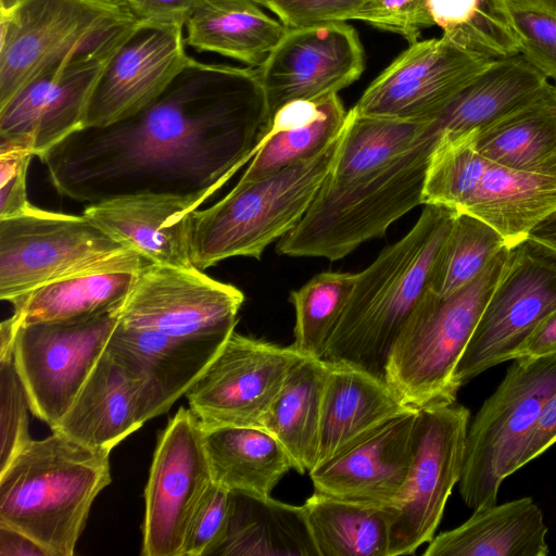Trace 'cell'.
<instances>
[{
	"mask_svg": "<svg viewBox=\"0 0 556 556\" xmlns=\"http://www.w3.org/2000/svg\"><path fill=\"white\" fill-rule=\"evenodd\" d=\"M270 124L256 68L191 58L136 114L79 129L39 160L55 190L80 203L140 193L207 200L251 162Z\"/></svg>",
	"mask_w": 556,
	"mask_h": 556,
	"instance_id": "1",
	"label": "cell"
},
{
	"mask_svg": "<svg viewBox=\"0 0 556 556\" xmlns=\"http://www.w3.org/2000/svg\"><path fill=\"white\" fill-rule=\"evenodd\" d=\"M454 216L445 207L425 205L413 228L357 273L324 359L346 362L384 378L396 338L430 289Z\"/></svg>",
	"mask_w": 556,
	"mask_h": 556,
	"instance_id": "2",
	"label": "cell"
},
{
	"mask_svg": "<svg viewBox=\"0 0 556 556\" xmlns=\"http://www.w3.org/2000/svg\"><path fill=\"white\" fill-rule=\"evenodd\" d=\"M109 456L55 431L31 439L0 471V522L51 556H72L93 501L112 481Z\"/></svg>",
	"mask_w": 556,
	"mask_h": 556,
	"instance_id": "3",
	"label": "cell"
},
{
	"mask_svg": "<svg viewBox=\"0 0 556 556\" xmlns=\"http://www.w3.org/2000/svg\"><path fill=\"white\" fill-rule=\"evenodd\" d=\"M440 138L433 121L391 162L343 181L324 179L299 224L277 243L279 254L338 261L421 204L431 153Z\"/></svg>",
	"mask_w": 556,
	"mask_h": 556,
	"instance_id": "4",
	"label": "cell"
},
{
	"mask_svg": "<svg viewBox=\"0 0 556 556\" xmlns=\"http://www.w3.org/2000/svg\"><path fill=\"white\" fill-rule=\"evenodd\" d=\"M343 131L319 154L257 181L236 185L217 203L194 211L193 266L204 270L233 256L260 260L271 242L291 231L328 175Z\"/></svg>",
	"mask_w": 556,
	"mask_h": 556,
	"instance_id": "5",
	"label": "cell"
},
{
	"mask_svg": "<svg viewBox=\"0 0 556 556\" xmlns=\"http://www.w3.org/2000/svg\"><path fill=\"white\" fill-rule=\"evenodd\" d=\"M501 250L468 286L446 298L430 289L396 338L384 369L389 386L421 409L456 402L455 369L502 275Z\"/></svg>",
	"mask_w": 556,
	"mask_h": 556,
	"instance_id": "6",
	"label": "cell"
},
{
	"mask_svg": "<svg viewBox=\"0 0 556 556\" xmlns=\"http://www.w3.org/2000/svg\"><path fill=\"white\" fill-rule=\"evenodd\" d=\"M556 391V355L517 358L469 424L459 493L478 509L496 504L502 482L517 471L526 444Z\"/></svg>",
	"mask_w": 556,
	"mask_h": 556,
	"instance_id": "7",
	"label": "cell"
},
{
	"mask_svg": "<svg viewBox=\"0 0 556 556\" xmlns=\"http://www.w3.org/2000/svg\"><path fill=\"white\" fill-rule=\"evenodd\" d=\"M138 22L124 0H23L0 15V106L41 71Z\"/></svg>",
	"mask_w": 556,
	"mask_h": 556,
	"instance_id": "8",
	"label": "cell"
},
{
	"mask_svg": "<svg viewBox=\"0 0 556 556\" xmlns=\"http://www.w3.org/2000/svg\"><path fill=\"white\" fill-rule=\"evenodd\" d=\"M132 252L85 216L41 210L0 219V300L114 265Z\"/></svg>",
	"mask_w": 556,
	"mask_h": 556,
	"instance_id": "9",
	"label": "cell"
},
{
	"mask_svg": "<svg viewBox=\"0 0 556 556\" xmlns=\"http://www.w3.org/2000/svg\"><path fill=\"white\" fill-rule=\"evenodd\" d=\"M122 306L79 319L17 327L15 366L31 413L51 429L67 413L103 354Z\"/></svg>",
	"mask_w": 556,
	"mask_h": 556,
	"instance_id": "10",
	"label": "cell"
},
{
	"mask_svg": "<svg viewBox=\"0 0 556 556\" xmlns=\"http://www.w3.org/2000/svg\"><path fill=\"white\" fill-rule=\"evenodd\" d=\"M470 412L455 403L419 409L407 480L390 508L388 556L412 555L434 538L446 502L459 482Z\"/></svg>",
	"mask_w": 556,
	"mask_h": 556,
	"instance_id": "11",
	"label": "cell"
},
{
	"mask_svg": "<svg viewBox=\"0 0 556 556\" xmlns=\"http://www.w3.org/2000/svg\"><path fill=\"white\" fill-rule=\"evenodd\" d=\"M556 308V260L528 241L510 248L502 275L455 369L460 389L483 371L514 361Z\"/></svg>",
	"mask_w": 556,
	"mask_h": 556,
	"instance_id": "12",
	"label": "cell"
},
{
	"mask_svg": "<svg viewBox=\"0 0 556 556\" xmlns=\"http://www.w3.org/2000/svg\"><path fill=\"white\" fill-rule=\"evenodd\" d=\"M134 27L41 71L25 84L0 106V143L28 149L40 157L83 129L99 76Z\"/></svg>",
	"mask_w": 556,
	"mask_h": 556,
	"instance_id": "13",
	"label": "cell"
},
{
	"mask_svg": "<svg viewBox=\"0 0 556 556\" xmlns=\"http://www.w3.org/2000/svg\"><path fill=\"white\" fill-rule=\"evenodd\" d=\"M301 355L233 331L186 393L203 429L237 426L263 428L286 377Z\"/></svg>",
	"mask_w": 556,
	"mask_h": 556,
	"instance_id": "14",
	"label": "cell"
},
{
	"mask_svg": "<svg viewBox=\"0 0 556 556\" xmlns=\"http://www.w3.org/2000/svg\"><path fill=\"white\" fill-rule=\"evenodd\" d=\"M197 416L180 407L161 432L144 489V556H181L193 514L212 484Z\"/></svg>",
	"mask_w": 556,
	"mask_h": 556,
	"instance_id": "15",
	"label": "cell"
},
{
	"mask_svg": "<svg viewBox=\"0 0 556 556\" xmlns=\"http://www.w3.org/2000/svg\"><path fill=\"white\" fill-rule=\"evenodd\" d=\"M244 295L237 287L193 268L149 263L124 302L119 323L177 338L226 340Z\"/></svg>",
	"mask_w": 556,
	"mask_h": 556,
	"instance_id": "16",
	"label": "cell"
},
{
	"mask_svg": "<svg viewBox=\"0 0 556 556\" xmlns=\"http://www.w3.org/2000/svg\"><path fill=\"white\" fill-rule=\"evenodd\" d=\"M443 36L410 43L352 108L363 116L432 122L493 62Z\"/></svg>",
	"mask_w": 556,
	"mask_h": 556,
	"instance_id": "17",
	"label": "cell"
},
{
	"mask_svg": "<svg viewBox=\"0 0 556 556\" xmlns=\"http://www.w3.org/2000/svg\"><path fill=\"white\" fill-rule=\"evenodd\" d=\"M364 68L356 29L338 21L288 28L256 71L273 118L289 102L338 93Z\"/></svg>",
	"mask_w": 556,
	"mask_h": 556,
	"instance_id": "18",
	"label": "cell"
},
{
	"mask_svg": "<svg viewBox=\"0 0 556 556\" xmlns=\"http://www.w3.org/2000/svg\"><path fill=\"white\" fill-rule=\"evenodd\" d=\"M182 25L139 21L106 61L94 86L85 127L125 119L156 99L191 59Z\"/></svg>",
	"mask_w": 556,
	"mask_h": 556,
	"instance_id": "19",
	"label": "cell"
},
{
	"mask_svg": "<svg viewBox=\"0 0 556 556\" xmlns=\"http://www.w3.org/2000/svg\"><path fill=\"white\" fill-rule=\"evenodd\" d=\"M419 409L401 415L309 471L314 492L392 507L415 454Z\"/></svg>",
	"mask_w": 556,
	"mask_h": 556,
	"instance_id": "20",
	"label": "cell"
},
{
	"mask_svg": "<svg viewBox=\"0 0 556 556\" xmlns=\"http://www.w3.org/2000/svg\"><path fill=\"white\" fill-rule=\"evenodd\" d=\"M205 201L195 195L140 193L88 204L83 216L152 264L193 268L191 218Z\"/></svg>",
	"mask_w": 556,
	"mask_h": 556,
	"instance_id": "21",
	"label": "cell"
},
{
	"mask_svg": "<svg viewBox=\"0 0 556 556\" xmlns=\"http://www.w3.org/2000/svg\"><path fill=\"white\" fill-rule=\"evenodd\" d=\"M226 340L177 338L118 321L105 352L142 382L159 416L186 395Z\"/></svg>",
	"mask_w": 556,
	"mask_h": 556,
	"instance_id": "22",
	"label": "cell"
},
{
	"mask_svg": "<svg viewBox=\"0 0 556 556\" xmlns=\"http://www.w3.org/2000/svg\"><path fill=\"white\" fill-rule=\"evenodd\" d=\"M154 417L142 382L104 350L72 406L52 431L111 452Z\"/></svg>",
	"mask_w": 556,
	"mask_h": 556,
	"instance_id": "23",
	"label": "cell"
},
{
	"mask_svg": "<svg viewBox=\"0 0 556 556\" xmlns=\"http://www.w3.org/2000/svg\"><path fill=\"white\" fill-rule=\"evenodd\" d=\"M327 362L315 467L388 421L418 410L407 405L384 378L346 362Z\"/></svg>",
	"mask_w": 556,
	"mask_h": 556,
	"instance_id": "24",
	"label": "cell"
},
{
	"mask_svg": "<svg viewBox=\"0 0 556 556\" xmlns=\"http://www.w3.org/2000/svg\"><path fill=\"white\" fill-rule=\"evenodd\" d=\"M556 212V175L514 169L485 157L458 213L473 216L514 248Z\"/></svg>",
	"mask_w": 556,
	"mask_h": 556,
	"instance_id": "25",
	"label": "cell"
},
{
	"mask_svg": "<svg viewBox=\"0 0 556 556\" xmlns=\"http://www.w3.org/2000/svg\"><path fill=\"white\" fill-rule=\"evenodd\" d=\"M150 262L132 252L125 260L46 283L9 301L17 324L64 321L124 304Z\"/></svg>",
	"mask_w": 556,
	"mask_h": 556,
	"instance_id": "26",
	"label": "cell"
},
{
	"mask_svg": "<svg viewBox=\"0 0 556 556\" xmlns=\"http://www.w3.org/2000/svg\"><path fill=\"white\" fill-rule=\"evenodd\" d=\"M547 527L531 497L473 510L460 526L433 538L425 556H547Z\"/></svg>",
	"mask_w": 556,
	"mask_h": 556,
	"instance_id": "27",
	"label": "cell"
},
{
	"mask_svg": "<svg viewBox=\"0 0 556 556\" xmlns=\"http://www.w3.org/2000/svg\"><path fill=\"white\" fill-rule=\"evenodd\" d=\"M348 113L338 93L285 104L274 114L260 150L237 186L266 178L319 154L342 134Z\"/></svg>",
	"mask_w": 556,
	"mask_h": 556,
	"instance_id": "28",
	"label": "cell"
},
{
	"mask_svg": "<svg viewBox=\"0 0 556 556\" xmlns=\"http://www.w3.org/2000/svg\"><path fill=\"white\" fill-rule=\"evenodd\" d=\"M475 148L504 166L556 175V86L536 94L486 125L471 130Z\"/></svg>",
	"mask_w": 556,
	"mask_h": 556,
	"instance_id": "29",
	"label": "cell"
},
{
	"mask_svg": "<svg viewBox=\"0 0 556 556\" xmlns=\"http://www.w3.org/2000/svg\"><path fill=\"white\" fill-rule=\"evenodd\" d=\"M186 43L258 67L288 27L253 0H198L186 24Z\"/></svg>",
	"mask_w": 556,
	"mask_h": 556,
	"instance_id": "30",
	"label": "cell"
},
{
	"mask_svg": "<svg viewBox=\"0 0 556 556\" xmlns=\"http://www.w3.org/2000/svg\"><path fill=\"white\" fill-rule=\"evenodd\" d=\"M213 482L232 493L270 496L281 478L293 469L287 451L269 432L254 427L203 429Z\"/></svg>",
	"mask_w": 556,
	"mask_h": 556,
	"instance_id": "31",
	"label": "cell"
},
{
	"mask_svg": "<svg viewBox=\"0 0 556 556\" xmlns=\"http://www.w3.org/2000/svg\"><path fill=\"white\" fill-rule=\"evenodd\" d=\"M327 372L326 359L301 356L289 370L263 422L262 429L279 441L299 473L309 472L316 466Z\"/></svg>",
	"mask_w": 556,
	"mask_h": 556,
	"instance_id": "32",
	"label": "cell"
},
{
	"mask_svg": "<svg viewBox=\"0 0 556 556\" xmlns=\"http://www.w3.org/2000/svg\"><path fill=\"white\" fill-rule=\"evenodd\" d=\"M217 555L318 556L304 507L233 493L227 538Z\"/></svg>",
	"mask_w": 556,
	"mask_h": 556,
	"instance_id": "33",
	"label": "cell"
},
{
	"mask_svg": "<svg viewBox=\"0 0 556 556\" xmlns=\"http://www.w3.org/2000/svg\"><path fill=\"white\" fill-rule=\"evenodd\" d=\"M549 84L520 53L495 59L443 111L433 124L440 135L457 136L480 128Z\"/></svg>",
	"mask_w": 556,
	"mask_h": 556,
	"instance_id": "34",
	"label": "cell"
},
{
	"mask_svg": "<svg viewBox=\"0 0 556 556\" xmlns=\"http://www.w3.org/2000/svg\"><path fill=\"white\" fill-rule=\"evenodd\" d=\"M303 507L318 556H388L387 508L317 492Z\"/></svg>",
	"mask_w": 556,
	"mask_h": 556,
	"instance_id": "35",
	"label": "cell"
},
{
	"mask_svg": "<svg viewBox=\"0 0 556 556\" xmlns=\"http://www.w3.org/2000/svg\"><path fill=\"white\" fill-rule=\"evenodd\" d=\"M428 1L442 36L455 46L493 60L520 52V34L506 0Z\"/></svg>",
	"mask_w": 556,
	"mask_h": 556,
	"instance_id": "36",
	"label": "cell"
},
{
	"mask_svg": "<svg viewBox=\"0 0 556 556\" xmlns=\"http://www.w3.org/2000/svg\"><path fill=\"white\" fill-rule=\"evenodd\" d=\"M430 124L363 116L351 109L340 147L326 178L343 181L391 162L412 148Z\"/></svg>",
	"mask_w": 556,
	"mask_h": 556,
	"instance_id": "37",
	"label": "cell"
},
{
	"mask_svg": "<svg viewBox=\"0 0 556 556\" xmlns=\"http://www.w3.org/2000/svg\"><path fill=\"white\" fill-rule=\"evenodd\" d=\"M356 277L354 273L323 271L290 292L295 311L292 346L301 355L324 358Z\"/></svg>",
	"mask_w": 556,
	"mask_h": 556,
	"instance_id": "38",
	"label": "cell"
},
{
	"mask_svg": "<svg viewBox=\"0 0 556 556\" xmlns=\"http://www.w3.org/2000/svg\"><path fill=\"white\" fill-rule=\"evenodd\" d=\"M504 248V238L484 222L455 213L434 265L430 290L446 298L473 281Z\"/></svg>",
	"mask_w": 556,
	"mask_h": 556,
	"instance_id": "39",
	"label": "cell"
},
{
	"mask_svg": "<svg viewBox=\"0 0 556 556\" xmlns=\"http://www.w3.org/2000/svg\"><path fill=\"white\" fill-rule=\"evenodd\" d=\"M0 410L2 471L31 440L28 434L29 397L13 354L0 358Z\"/></svg>",
	"mask_w": 556,
	"mask_h": 556,
	"instance_id": "40",
	"label": "cell"
},
{
	"mask_svg": "<svg viewBox=\"0 0 556 556\" xmlns=\"http://www.w3.org/2000/svg\"><path fill=\"white\" fill-rule=\"evenodd\" d=\"M232 506L233 493L212 482L193 514L181 556L216 554L227 538Z\"/></svg>",
	"mask_w": 556,
	"mask_h": 556,
	"instance_id": "41",
	"label": "cell"
},
{
	"mask_svg": "<svg viewBox=\"0 0 556 556\" xmlns=\"http://www.w3.org/2000/svg\"><path fill=\"white\" fill-rule=\"evenodd\" d=\"M351 20L399 34L409 43L435 25L428 0H366Z\"/></svg>",
	"mask_w": 556,
	"mask_h": 556,
	"instance_id": "42",
	"label": "cell"
},
{
	"mask_svg": "<svg viewBox=\"0 0 556 556\" xmlns=\"http://www.w3.org/2000/svg\"><path fill=\"white\" fill-rule=\"evenodd\" d=\"M520 34V54L547 79H556V18L513 12Z\"/></svg>",
	"mask_w": 556,
	"mask_h": 556,
	"instance_id": "43",
	"label": "cell"
},
{
	"mask_svg": "<svg viewBox=\"0 0 556 556\" xmlns=\"http://www.w3.org/2000/svg\"><path fill=\"white\" fill-rule=\"evenodd\" d=\"M33 152L0 143V219L23 215L34 205L27 197V170Z\"/></svg>",
	"mask_w": 556,
	"mask_h": 556,
	"instance_id": "44",
	"label": "cell"
},
{
	"mask_svg": "<svg viewBox=\"0 0 556 556\" xmlns=\"http://www.w3.org/2000/svg\"><path fill=\"white\" fill-rule=\"evenodd\" d=\"M366 0H269L270 10L288 28L346 22Z\"/></svg>",
	"mask_w": 556,
	"mask_h": 556,
	"instance_id": "45",
	"label": "cell"
},
{
	"mask_svg": "<svg viewBox=\"0 0 556 556\" xmlns=\"http://www.w3.org/2000/svg\"><path fill=\"white\" fill-rule=\"evenodd\" d=\"M139 21L185 26L198 0H124Z\"/></svg>",
	"mask_w": 556,
	"mask_h": 556,
	"instance_id": "46",
	"label": "cell"
},
{
	"mask_svg": "<svg viewBox=\"0 0 556 556\" xmlns=\"http://www.w3.org/2000/svg\"><path fill=\"white\" fill-rule=\"evenodd\" d=\"M556 443V391L552 394L526 444L519 468L535 459Z\"/></svg>",
	"mask_w": 556,
	"mask_h": 556,
	"instance_id": "47",
	"label": "cell"
},
{
	"mask_svg": "<svg viewBox=\"0 0 556 556\" xmlns=\"http://www.w3.org/2000/svg\"><path fill=\"white\" fill-rule=\"evenodd\" d=\"M553 355H556V308L529 336L515 359Z\"/></svg>",
	"mask_w": 556,
	"mask_h": 556,
	"instance_id": "48",
	"label": "cell"
},
{
	"mask_svg": "<svg viewBox=\"0 0 556 556\" xmlns=\"http://www.w3.org/2000/svg\"><path fill=\"white\" fill-rule=\"evenodd\" d=\"M1 556H51L39 543L24 532L0 522Z\"/></svg>",
	"mask_w": 556,
	"mask_h": 556,
	"instance_id": "49",
	"label": "cell"
},
{
	"mask_svg": "<svg viewBox=\"0 0 556 556\" xmlns=\"http://www.w3.org/2000/svg\"><path fill=\"white\" fill-rule=\"evenodd\" d=\"M526 241L540 252L556 260V212L540 223Z\"/></svg>",
	"mask_w": 556,
	"mask_h": 556,
	"instance_id": "50",
	"label": "cell"
},
{
	"mask_svg": "<svg viewBox=\"0 0 556 556\" xmlns=\"http://www.w3.org/2000/svg\"><path fill=\"white\" fill-rule=\"evenodd\" d=\"M513 12H530L556 18V0H506Z\"/></svg>",
	"mask_w": 556,
	"mask_h": 556,
	"instance_id": "51",
	"label": "cell"
},
{
	"mask_svg": "<svg viewBox=\"0 0 556 556\" xmlns=\"http://www.w3.org/2000/svg\"><path fill=\"white\" fill-rule=\"evenodd\" d=\"M23 0H0V15L8 14L16 8Z\"/></svg>",
	"mask_w": 556,
	"mask_h": 556,
	"instance_id": "52",
	"label": "cell"
},
{
	"mask_svg": "<svg viewBox=\"0 0 556 556\" xmlns=\"http://www.w3.org/2000/svg\"><path fill=\"white\" fill-rule=\"evenodd\" d=\"M254 2H256L257 4H260L261 7H265L266 3L269 1V0H253Z\"/></svg>",
	"mask_w": 556,
	"mask_h": 556,
	"instance_id": "53",
	"label": "cell"
}]
</instances>
